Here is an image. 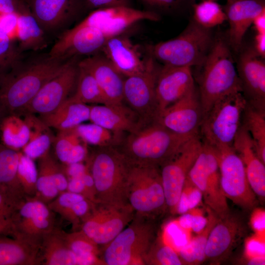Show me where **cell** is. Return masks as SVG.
<instances>
[{"label":"cell","instance_id":"cell-43","mask_svg":"<svg viewBox=\"0 0 265 265\" xmlns=\"http://www.w3.org/2000/svg\"><path fill=\"white\" fill-rule=\"evenodd\" d=\"M144 263L149 265H183L178 252L164 241L161 236L157 238L145 257Z\"/></svg>","mask_w":265,"mask_h":265},{"label":"cell","instance_id":"cell-39","mask_svg":"<svg viewBox=\"0 0 265 265\" xmlns=\"http://www.w3.org/2000/svg\"><path fill=\"white\" fill-rule=\"evenodd\" d=\"M79 67L76 92L72 96L78 101L87 105H108L106 97L92 75L79 65Z\"/></svg>","mask_w":265,"mask_h":265},{"label":"cell","instance_id":"cell-57","mask_svg":"<svg viewBox=\"0 0 265 265\" xmlns=\"http://www.w3.org/2000/svg\"><path fill=\"white\" fill-rule=\"evenodd\" d=\"M193 218L192 214L186 212L182 214L176 221L182 228L189 232L191 230Z\"/></svg>","mask_w":265,"mask_h":265},{"label":"cell","instance_id":"cell-12","mask_svg":"<svg viewBox=\"0 0 265 265\" xmlns=\"http://www.w3.org/2000/svg\"><path fill=\"white\" fill-rule=\"evenodd\" d=\"M202 145L199 134L191 137L159 167L166 208L172 214H176L177 204L185 181Z\"/></svg>","mask_w":265,"mask_h":265},{"label":"cell","instance_id":"cell-48","mask_svg":"<svg viewBox=\"0 0 265 265\" xmlns=\"http://www.w3.org/2000/svg\"><path fill=\"white\" fill-rule=\"evenodd\" d=\"M16 13H0V35L17 41L19 17Z\"/></svg>","mask_w":265,"mask_h":265},{"label":"cell","instance_id":"cell-30","mask_svg":"<svg viewBox=\"0 0 265 265\" xmlns=\"http://www.w3.org/2000/svg\"><path fill=\"white\" fill-rule=\"evenodd\" d=\"M90 106L75 100L72 96L66 99L53 112L39 118L49 127L58 131L77 127L89 120Z\"/></svg>","mask_w":265,"mask_h":265},{"label":"cell","instance_id":"cell-21","mask_svg":"<svg viewBox=\"0 0 265 265\" xmlns=\"http://www.w3.org/2000/svg\"><path fill=\"white\" fill-rule=\"evenodd\" d=\"M195 87L191 67L165 65L160 67L156 84L158 118L165 109Z\"/></svg>","mask_w":265,"mask_h":265},{"label":"cell","instance_id":"cell-44","mask_svg":"<svg viewBox=\"0 0 265 265\" xmlns=\"http://www.w3.org/2000/svg\"><path fill=\"white\" fill-rule=\"evenodd\" d=\"M17 176L25 195L26 196H34L38 170L34 160L20 152Z\"/></svg>","mask_w":265,"mask_h":265},{"label":"cell","instance_id":"cell-37","mask_svg":"<svg viewBox=\"0 0 265 265\" xmlns=\"http://www.w3.org/2000/svg\"><path fill=\"white\" fill-rule=\"evenodd\" d=\"M241 124L251 137L258 157L265 164V111L255 109L246 103Z\"/></svg>","mask_w":265,"mask_h":265},{"label":"cell","instance_id":"cell-26","mask_svg":"<svg viewBox=\"0 0 265 265\" xmlns=\"http://www.w3.org/2000/svg\"><path fill=\"white\" fill-rule=\"evenodd\" d=\"M89 120L122 135L135 131L146 123L123 103L90 106Z\"/></svg>","mask_w":265,"mask_h":265},{"label":"cell","instance_id":"cell-14","mask_svg":"<svg viewBox=\"0 0 265 265\" xmlns=\"http://www.w3.org/2000/svg\"><path fill=\"white\" fill-rule=\"evenodd\" d=\"M135 213L130 205L121 207L95 203L82 220L80 230L98 245H105L129 224Z\"/></svg>","mask_w":265,"mask_h":265},{"label":"cell","instance_id":"cell-2","mask_svg":"<svg viewBox=\"0 0 265 265\" xmlns=\"http://www.w3.org/2000/svg\"><path fill=\"white\" fill-rule=\"evenodd\" d=\"M191 137L176 134L154 121L125 134L115 147L131 164L160 167Z\"/></svg>","mask_w":265,"mask_h":265},{"label":"cell","instance_id":"cell-34","mask_svg":"<svg viewBox=\"0 0 265 265\" xmlns=\"http://www.w3.org/2000/svg\"><path fill=\"white\" fill-rule=\"evenodd\" d=\"M53 144L56 158L64 165L82 162L88 155L87 144L76 127L58 131Z\"/></svg>","mask_w":265,"mask_h":265},{"label":"cell","instance_id":"cell-4","mask_svg":"<svg viewBox=\"0 0 265 265\" xmlns=\"http://www.w3.org/2000/svg\"><path fill=\"white\" fill-rule=\"evenodd\" d=\"M87 165L94 183L96 203L130 205L127 185L131 165L116 147H97Z\"/></svg>","mask_w":265,"mask_h":265},{"label":"cell","instance_id":"cell-51","mask_svg":"<svg viewBox=\"0 0 265 265\" xmlns=\"http://www.w3.org/2000/svg\"><path fill=\"white\" fill-rule=\"evenodd\" d=\"M182 191L186 195L189 210L196 208L201 202L203 197L201 191L188 177L185 181Z\"/></svg>","mask_w":265,"mask_h":265},{"label":"cell","instance_id":"cell-54","mask_svg":"<svg viewBox=\"0 0 265 265\" xmlns=\"http://www.w3.org/2000/svg\"><path fill=\"white\" fill-rule=\"evenodd\" d=\"M92 10L115 6H131V0H87Z\"/></svg>","mask_w":265,"mask_h":265},{"label":"cell","instance_id":"cell-52","mask_svg":"<svg viewBox=\"0 0 265 265\" xmlns=\"http://www.w3.org/2000/svg\"><path fill=\"white\" fill-rule=\"evenodd\" d=\"M29 11L24 0H0V13L22 14Z\"/></svg>","mask_w":265,"mask_h":265},{"label":"cell","instance_id":"cell-55","mask_svg":"<svg viewBox=\"0 0 265 265\" xmlns=\"http://www.w3.org/2000/svg\"><path fill=\"white\" fill-rule=\"evenodd\" d=\"M187 212L193 215L191 230L196 234L200 233L205 227L208 218L203 216L201 210L196 208L189 210Z\"/></svg>","mask_w":265,"mask_h":265},{"label":"cell","instance_id":"cell-3","mask_svg":"<svg viewBox=\"0 0 265 265\" xmlns=\"http://www.w3.org/2000/svg\"><path fill=\"white\" fill-rule=\"evenodd\" d=\"M230 47L221 38L214 40L203 63L198 89L203 115L213 105L231 94L241 92L240 82Z\"/></svg>","mask_w":265,"mask_h":265},{"label":"cell","instance_id":"cell-28","mask_svg":"<svg viewBox=\"0 0 265 265\" xmlns=\"http://www.w3.org/2000/svg\"><path fill=\"white\" fill-rule=\"evenodd\" d=\"M233 148L241 159L249 184L262 200L265 197V164L258 157L251 137L241 125L234 140Z\"/></svg>","mask_w":265,"mask_h":265},{"label":"cell","instance_id":"cell-61","mask_svg":"<svg viewBox=\"0 0 265 265\" xmlns=\"http://www.w3.org/2000/svg\"><path fill=\"white\" fill-rule=\"evenodd\" d=\"M9 222L8 223H6L0 225V237L2 234H4V232L8 227Z\"/></svg>","mask_w":265,"mask_h":265},{"label":"cell","instance_id":"cell-9","mask_svg":"<svg viewBox=\"0 0 265 265\" xmlns=\"http://www.w3.org/2000/svg\"><path fill=\"white\" fill-rule=\"evenodd\" d=\"M47 36L58 37L93 10L87 0H25Z\"/></svg>","mask_w":265,"mask_h":265},{"label":"cell","instance_id":"cell-42","mask_svg":"<svg viewBox=\"0 0 265 265\" xmlns=\"http://www.w3.org/2000/svg\"><path fill=\"white\" fill-rule=\"evenodd\" d=\"M193 20L201 26L212 29L227 21L224 10L212 0H203L192 7Z\"/></svg>","mask_w":265,"mask_h":265},{"label":"cell","instance_id":"cell-63","mask_svg":"<svg viewBox=\"0 0 265 265\" xmlns=\"http://www.w3.org/2000/svg\"></svg>","mask_w":265,"mask_h":265},{"label":"cell","instance_id":"cell-29","mask_svg":"<svg viewBox=\"0 0 265 265\" xmlns=\"http://www.w3.org/2000/svg\"><path fill=\"white\" fill-rule=\"evenodd\" d=\"M41 242L0 237V265H33L39 263Z\"/></svg>","mask_w":265,"mask_h":265},{"label":"cell","instance_id":"cell-1","mask_svg":"<svg viewBox=\"0 0 265 265\" xmlns=\"http://www.w3.org/2000/svg\"><path fill=\"white\" fill-rule=\"evenodd\" d=\"M25 53L0 80V99L8 115L24 114L43 86L60 73L70 59L52 57L49 53L28 56Z\"/></svg>","mask_w":265,"mask_h":265},{"label":"cell","instance_id":"cell-15","mask_svg":"<svg viewBox=\"0 0 265 265\" xmlns=\"http://www.w3.org/2000/svg\"><path fill=\"white\" fill-rule=\"evenodd\" d=\"M214 149L218 162L221 186L226 197L243 209L250 210L254 208L257 204L256 195L249 184L240 157L233 147Z\"/></svg>","mask_w":265,"mask_h":265},{"label":"cell","instance_id":"cell-8","mask_svg":"<svg viewBox=\"0 0 265 265\" xmlns=\"http://www.w3.org/2000/svg\"><path fill=\"white\" fill-rule=\"evenodd\" d=\"M130 165L129 204L136 213L156 217L167 208L160 168L151 165Z\"/></svg>","mask_w":265,"mask_h":265},{"label":"cell","instance_id":"cell-11","mask_svg":"<svg viewBox=\"0 0 265 265\" xmlns=\"http://www.w3.org/2000/svg\"><path fill=\"white\" fill-rule=\"evenodd\" d=\"M54 222L53 212L47 204L26 196L13 212L3 234L41 242L43 237L55 227Z\"/></svg>","mask_w":265,"mask_h":265},{"label":"cell","instance_id":"cell-18","mask_svg":"<svg viewBox=\"0 0 265 265\" xmlns=\"http://www.w3.org/2000/svg\"><path fill=\"white\" fill-rule=\"evenodd\" d=\"M159 19V15L151 10H141L131 6H115L93 10L78 24L93 27L112 37L122 34L138 22L158 21Z\"/></svg>","mask_w":265,"mask_h":265},{"label":"cell","instance_id":"cell-10","mask_svg":"<svg viewBox=\"0 0 265 265\" xmlns=\"http://www.w3.org/2000/svg\"><path fill=\"white\" fill-rule=\"evenodd\" d=\"M187 177L201 191L208 207L220 219L231 212L221 188L217 155L213 147L202 142Z\"/></svg>","mask_w":265,"mask_h":265},{"label":"cell","instance_id":"cell-45","mask_svg":"<svg viewBox=\"0 0 265 265\" xmlns=\"http://www.w3.org/2000/svg\"><path fill=\"white\" fill-rule=\"evenodd\" d=\"M23 54L19 50L17 41L0 35V80L11 70Z\"/></svg>","mask_w":265,"mask_h":265},{"label":"cell","instance_id":"cell-25","mask_svg":"<svg viewBox=\"0 0 265 265\" xmlns=\"http://www.w3.org/2000/svg\"><path fill=\"white\" fill-rule=\"evenodd\" d=\"M224 11L229 24V45L238 51L255 18L265 11L264 0H228Z\"/></svg>","mask_w":265,"mask_h":265},{"label":"cell","instance_id":"cell-6","mask_svg":"<svg viewBox=\"0 0 265 265\" xmlns=\"http://www.w3.org/2000/svg\"><path fill=\"white\" fill-rule=\"evenodd\" d=\"M211 29L192 20L178 36L153 46L151 54L165 65L199 67L214 41Z\"/></svg>","mask_w":265,"mask_h":265},{"label":"cell","instance_id":"cell-46","mask_svg":"<svg viewBox=\"0 0 265 265\" xmlns=\"http://www.w3.org/2000/svg\"><path fill=\"white\" fill-rule=\"evenodd\" d=\"M25 195L6 185L0 183V225L8 223Z\"/></svg>","mask_w":265,"mask_h":265},{"label":"cell","instance_id":"cell-33","mask_svg":"<svg viewBox=\"0 0 265 265\" xmlns=\"http://www.w3.org/2000/svg\"><path fill=\"white\" fill-rule=\"evenodd\" d=\"M39 263L45 265H78L77 256L68 247L58 228L43 237Z\"/></svg>","mask_w":265,"mask_h":265},{"label":"cell","instance_id":"cell-47","mask_svg":"<svg viewBox=\"0 0 265 265\" xmlns=\"http://www.w3.org/2000/svg\"><path fill=\"white\" fill-rule=\"evenodd\" d=\"M208 222L203 230L189 241L195 253L197 264L206 260L205 250L210 233L220 219L209 208L207 207Z\"/></svg>","mask_w":265,"mask_h":265},{"label":"cell","instance_id":"cell-27","mask_svg":"<svg viewBox=\"0 0 265 265\" xmlns=\"http://www.w3.org/2000/svg\"><path fill=\"white\" fill-rule=\"evenodd\" d=\"M37 170L34 196L36 198L48 204L67 191L68 181L63 165L53 158L50 151L38 159Z\"/></svg>","mask_w":265,"mask_h":265},{"label":"cell","instance_id":"cell-20","mask_svg":"<svg viewBox=\"0 0 265 265\" xmlns=\"http://www.w3.org/2000/svg\"><path fill=\"white\" fill-rule=\"evenodd\" d=\"M241 93L246 103L265 111V63L253 49L240 54L236 67Z\"/></svg>","mask_w":265,"mask_h":265},{"label":"cell","instance_id":"cell-49","mask_svg":"<svg viewBox=\"0 0 265 265\" xmlns=\"http://www.w3.org/2000/svg\"><path fill=\"white\" fill-rule=\"evenodd\" d=\"M245 259L265 257V236L255 234L245 241L244 252Z\"/></svg>","mask_w":265,"mask_h":265},{"label":"cell","instance_id":"cell-62","mask_svg":"<svg viewBox=\"0 0 265 265\" xmlns=\"http://www.w3.org/2000/svg\"></svg>","mask_w":265,"mask_h":265},{"label":"cell","instance_id":"cell-36","mask_svg":"<svg viewBox=\"0 0 265 265\" xmlns=\"http://www.w3.org/2000/svg\"><path fill=\"white\" fill-rule=\"evenodd\" d=\"M58 232L68 247L76 255L78 265H100L98 245L81 230L66 233L58 228Z\"/></svg>","mask_w":265,"mask_h":265},{"label":"cell","instance_id":"cell-19","mask_svg":"<svg viewBox=\"0 0 265 265\" xmlns=\"http://www.w3.org/2000/svg\"><path fill=\"white\" fill-rule=\"evenodd\" d=\"M203 117L198 90L195 87L165 109L158 121L176 134L193 137L199 134Z\"/></svg>","mask_w":265,"mask_h":265},{"label":"cell","instance_id":"cell-31","mask_svg":"<svg viewBox=\"0 0 265 265\" xmlns=\"http://www.w3.org/2000/svg\"><path fill=\"white\" fill-rule=\"evenodd\" d=\"M94 203L81 194L66 191L60 193L48 205L53 212L71 223L73 230L77 231Z\"/></svg>","mask_w":265,"mask_h":265},{"label":"cell","instance_id":"cell-35","mask_svg":"<svg viewBox=\"0 0 265 265\" xmlns=\"http://www.w3.org/2000/svg\"><path fill=\"white\" fill-rule=\"evenodd\" d=\"M49 40L30 11L19 15L17 42L22 53L41 50L47 46Z\"/></svg>","mask_w":265,"mask_h":265},{"label":"cell","instance_id":"cell-41","mask_svg":"<svg viewBox=\"0 0 265 265\" xmlns=\"http://www.w3.org/2000/svg\"><path fill=\"white\" fill-rule=\"evenodd\" d=\"M19 159V152L0 142V183L25 195L17 176Z\"/></svg>","mask_w":265,"mask_h":265},{"label":"cell","instance_id":"cell-7","mask_svg":"<svg viewBox=\"0 0 265 265\" xmlns=\"http://www.w3.org/2000/svg\"><path fill=\"white\" fill-rule=\"evenodd\" d=\"M246 104L241 92L214 103L203 117L199 130L202 142L214 149L233 147Z\"/></svg>","mask_w":265,"mask_h":265},{"label":"cell","instance_id":"cell-58","mask_svg":"<svg viewBox=\"0 0 265 265\" xmlns=\"http://www.w3.org/2000/svg\"><path fill=\"white\" fill-rule=\"evenodd\" d=\"M252 25L256 33L265 34V11L255 18Z\"/></svg>","mask_w":265,"mask_h":265},{"label":"cell","instance_id":"cell-56","mask_svg":"<svg viewBox=\"0 0 265 265\" xmlns=\"http://www.w3.org/2000/svg\"><path fill=\"white\" fill-rule=\"evenodd\" d=\"M255 53L260 57H265V34L256 33L254 39Z\"/></svg>","mask_w":265,"mask_h":265},{"label":"cell","instance_id":"cell-24","mask_svg":"<svg viewBox=\"0 0 265 265\" xmlns=\"http://www.w3.org/2000/svg\"><path fill=\"white\" fill-rule=\"evenodd\" d=\"M79 65L92 75L108 104L123 103L125 77L102 53L89 56L79 61Z\"/></svg>","mask_w":265,"mask_h":265},{"label":"cell","instance_id":"cell-59","mask_svg":"<svg viewBox=\"0 0 265 265\" xmlns=\"http://www.w3.org/2000/svg\"><path fill=\"white\" fill-rule=\"evenodd\" d=\"M245 260L247 265H263L265 263V257H254L245 259Z\"/></svg>","mask_w":265,"mask_h":265},{"label":"cell","instance_id":"cell-53","mask_svg":"<svg viewBox=\"0 0 265 265\" xmlns=\"http://www.w3.org/2000/svg\"><path fill=\"white\" fill-rule=\"evenodd\" d=\"M250 224L255 234L265 236V212L262 208L254 209L250 217Z\"/></svg>","mask_w":265,"mask_h":265},{"label":"cell","instance_id":"cell-38","mask_svg":"<svg viewBox=\"0 0 265 265\" xmlns=\"http://www.w3.org/2000/svg\"><path fill=\"white\" fill-rule=\"evenodd\" d=\"M29 130L25 120L13 114L6 116L0 125V142L19 152L28 141Z\"/></svg>","mask_w":265,"mask_h":265},{"label":"cell","instance_id":"cell-40","mask_svg":"<svg viewBox=\"0 0 265 265\" xmlns=\"http://www.w3.org/2000/svg\"><path fill=\"white\" fill-rule=\"evenodd\" d=\"M76 129L87 145L96 147H116L124 135L117 134L93 123H82Z\"/></svg>","mask_w":265,"mask_h":265},{"label":"cell","instance_id":"cell-17","mask_svg":"<svg viewBox=\"0 0 265 265\" xmlns=\"http://www.w3.org/2000/svg\"><path fill=\"white\" fill-rule=\"evenodd\" d=\"M109 37L99 29L77 24L63 32L48 53L54 58L68 60L101 53Z\"/></svg>","mask_w":265,"mask_h":265},{"label":"cell","instance_id":"cell-60","mask_svg":"<svg viewBox=\"0 0 265 265\" xmlns=\"http://www.w3.org/2000/svg\"><path fill=\"white\" fill-rule=\"evenodd\" d=\"M8 114L0 99V125L3 119Z\"/></svg>","mask_w":265,"mask_h":265},{"label":"cell","instance_id":"cell-16","mask_svg":"<svg viewBox=\"0 0 265 265\" xmlns=\"http://www.w3.org/2000/svg\"><path fill=\"white\" fill-rule=\"evenodd\" d=\"M77 58L70 59L62 70L43 86L26 106L24 114H50L69 98L77 85L79 71Z\"/></svg>","mask_w":265,"mask_h":265},{"label":"cell","instance_id":"cell-32","mask_svg":"<svg viewBox=\"0 0 265 265\" xmlns=\"http://www.w3.org/2000/svg\"><path fill=\"white\" fill-rule=\"evenodd\" d=\"M24 115V120L29 128V137L22 149L23 153L33 160L38 159L50 151L55 136L51 128L39 117L30 113Z\"/></svg>","mask_w":265,"mask_h":265},{"label":"cell","instance_id":"cell-22","mask_svg":"<svg viewBox=\"0 0 265 265\" xmlns=\"http://www.w3.org/2000/svg\"><path fill=\"white\" fill-rule=\"evenodd\" d=\"M245 232L242 220L231 212L219 219L211 231L207 241L206 259L212 264H220L229 256Z\"/></svg>","mask_w":265,"mask_h":265},{"label":"cell","instance_id":"cell-13","mask_svg":"<svg viewBox=\"0 0 265 265\" xmlns=\"http://www.w3.org/2000/svg\"><path fill=\"white\" fill-rule=\"evenodd\" d=\"M159 69L151 54L147 57L142 72L126 77L124 80V101L146 123L158 120L156 84Z\"/></svg>","mask_w":265,"mask_h":265},{"label":"cell","instance_id":"cell-50","mask_svg":"<svg viewBox=\"0 0 265 265\" xmlns=\"http://www.w3.org/2000/svg\"><path fill=\"white\" fill-rule=\"evenodd\" d=\"M151 8L159 10L171 11L192 6L194 0H141Z\"/></svg>","mask_w":265,"mask_h":265},{"label":"cell","instance_id":"cell-23","mask_svg":"<svg viewBox=\"0 0 265 265\" xmlns=\"http://www.w3.org/2000/svg\"><path fill=\"white\" fill-rule=\"evenodd\" d=\"M101 53L125 78L142 72L147 57L142 56L139 46L122 34L109 38Z\"/></svg>","mask_w":265,"mask_h":265},{"label":"cell","instance_id":"cell-5","mask_svg":"<svg viewBox=\"0 0 265 265\" xmlns=\"http://www.w3.org/2000/svg\"><path fill=\"white\" fill-rule=\"evenodd\" d=\"M155 217L135 213L132 220L104 245L102 260L106 265H142L158 237Z\"/></svg>","mask_w":265,"mask_h":265}]
</instances>
